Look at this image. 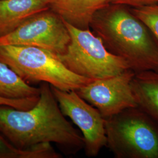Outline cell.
Returning <instances> with one entry per match:
<instances>
[{
    "label": "cell",
    "mask_w": 158,
    "mask_h": 158,
    "mask_svg": "<svg viewBox=\"0 0 158 158\" xmlns=\"http://www.w3.org/2000/svg\"><path fill=\"white\" fill-rule=\"evenodd\" d=\"M40 87L39 100L29 110L0 106V132L20 149L55 143L65 153L79 152L85 147L83 136L65 118L51 85L44 82Z\"/></svg>",
    "instance_id": "obj_1"
},
{
    "label": "cell",
    "mask_w": 158,
    "mask_h": 158,
    "mask_svg": "<svg viewBox=\"0 0 158 158\" xmlns=\"http://www.w3.org/2000/svg\"><path fill=\"white\" fill-rule=\"evenodd\" d=\"M90 28L108 51L125 59L135 73L158 72V40L130 6L111 3L102 8Z\"/></svg>",
    "instance_id": "obj_2"
},
{
    "label": "cell",
    "mask_w": 158,
    "mask_h": 158,
    "mask_svg": "<svg viewBox=\"0 0 158 158\" xmlns=\"http://www.w3.org/2000/svg\"><path fill=\"white\" fill-rule=\"evenodd\" d=\"M0 62L25 81L48 83L62 90H77L95 80L74 73L57 55L35 46H1Z\"/></svg>",
    "instance_id": "obj_3"
},
{
    "label": "cell",
    "mask_w": 158,
    "mask_h": 158,
    "mask_svg": "<svg viewBox=\"0 0 158 158\" xmlns=\"http://www.w3.org/2000/svg\"><path fill=\"white\" fill-rule=\"evenodd\" d=\"M105 118L107 145L116 158H158V123L137 107Z\"/></svg>",
    "instance_id": "obj_4"
},
{
    "label": "cell",
    "mask_w": 158,
    "mask_h": 158,
    "mask_svg": "<svg viewBox=\"0 0 158 158\" xmlns=\"http://www.w3.org/2000/svg\"><path fill=\"white\" fill-rule=\"evenodd\" d=\"M65 23L70 42L66 52L57 56L72 72L97 80L111 77L131 69L128 63L108 51L102 40L90 29H80Z\"/></svg>",
    "instance_id": "obj_5"
},
{
    "label": "cell",
    "mask_w": 158,
    "mask_h": 158,
    "mask_svg": "<svg viewBox=\"0 0 158 158\" xmlns=\"http://www.w3.org/2000/svg\"><path fill=\"white\" fill-rule=\"evenodd\" d=\"M70 42L65 21L51 8L37 12L10 34L0 37V46H35L63 55Z\"/></svg>",
    "instance_id": "obj_6"
},
{
    "label": "cell",
    "mask_w": 158,
    "mask_h": 158,
    "mask_svg": "<svg viewBox=\"0 0 158 158\" xmlns=\"http://www.w3.org/2000/svg\"><path fill=\"white\" fill-rule=\"evenodd\" d=\"M51 86L64 115L71 119L81 130L86 156L95 157L107 145L105 118L76 91L62 90Z\"/></svg>",
    "instance_id": "obj_7"
},
{
    "label": "cell",
    "mask_w": 158,
    "mask_h": 158,
    "mask_svg": "<svg viewBox=\"0 0 158 158\" xmlns=\"http://www.w3.org/2000/svg\"><path fill=\"white\" fill-rule=\"evenodd\" d=\"M135 74L128 69L111 77L93 80L76 91L104 118H107L126 108L138 106L131 87Z\"/></svg>",
    "instance_id": "obj_8"
},
{
    "label": "cell",
    "mask_w": 158,
    "mask_h": 158,
    "mask_svg": "<svg viewBox=\"0 0 158 158\" xmlns=\"http://www.w3.org/2000/svg\"><path fill=\"white\" fill-rule=\"evenodd\" d=\"M114 0H50L49 8L77 28L89 29L93 18Z\"/></svg>",
    "instance_id": "obj_9"
},
{
    "label": "cell",
    "mask_w": 158,
    "mask_h": 158,
    "mask_svg": "<svg viewBox=\"0 0 158 158\" xmlns=\"http://www.w3.org/2000/svg\"><path fill=\"white\" fill-rule=\"evenodd\" d=\"M50 0H0V37L35 14L49 8Z\"/></svg>",
    "instance_id": "obj_10"
},
{
    "label": "cell",
    "mask_w": 158,
    "mask_h": 158,
    "mask_svg": "<svg viewBox=\"0 0 158 158\" xmlns=\"http://www.w3.org/2000/svg\"><path fill=\"white\" fill-rule=\"evenodd\" d=\"M131 87L138 106L158 123V72L136 73Z\"/></svg>",
    "instance_id": "obj_11"
},
{
    "label": "cell",
    "mask_w": 158,
    "mask_h": 158,
    "mask_svg": "<svg viewBox=\"0 0 158 158\" xmlns=\"http://www.w3.org/2000/svg\"><path fill=\"white\" fill-rule=\"evenodd\" d=\"M40 96V87L29 85L8 65L0 62V97L20 99Z\"/></svg>",
    "instance_id": "obj_12"
},
{
    "label": "cell",
    "mask_w": 158,
    "mask_h": 158,
    "mask_svg": "<svg viewBox=\"0 0 158 158\" xmlns=\"http://www.w3.org/2000/svg\"><path fill=\"white\" fill-rule=\"evenodd\" d=\"M61 155L51 143H40L28 149H20L8 141L0 132V158H60Z\"/></svg>",
    "instance_id": "obj_13"
},
{
    "label": "cell",
    "mask_w": 158,
    "mask_h": 158,
    "mask_svg": "<svg viewBox=\"0 0 158 158\" xmlns=\"http://www.w3.org/2000/svg\"><path fill=\"white\" fill-rule=\"evenodd\" d=\"M130 9L149 28L158 40V4L130 7Z\"/></svg>",
    "instance_id": "obj_14"
},
{
    "label": "cell",
    "mask_w": 158,
    "mask_h": 158,
    "mask_svg": "<svg viewBox=\"0 0 158 158\" xmlns=\"http://www.w3.org/2000/svg\"><path fill=\"white\" fill-rule=\"evenodd\" d=\"M40 96L20 99H11L0 97V106H6L18 110H27L34 107L38 101Z\"/></svg>",
    "instance_id": "obj_15"
},
{
    "label": "cell",
    "mask_w": 158,
    "mask_h": 158,
    "mask_svg": "<svg viewBox=\"0 0 158 158\" xmlns=\"http://www.w3.org/2000/svg\"><path fill=\"white\" fill-rule=\"evenodd\" d=\"M113 3L135 8L142 6L158 4V0H114Z\"/></svg>",
    "instance_id": "obj_16"
}]
</instances>
